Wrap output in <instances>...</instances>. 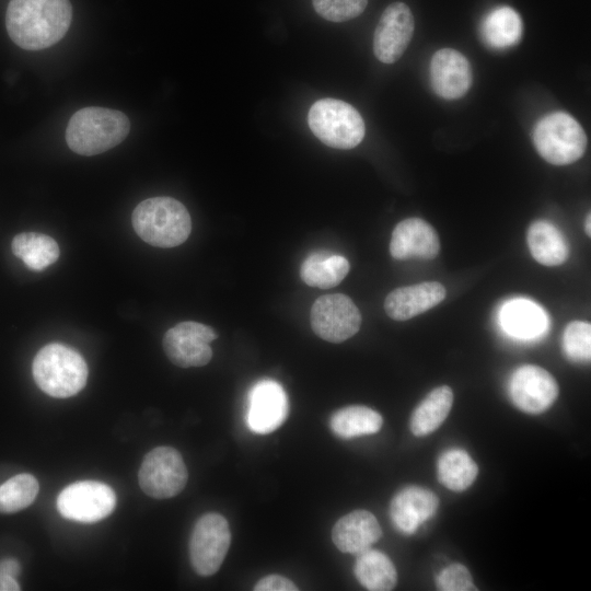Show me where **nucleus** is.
<instances>
[{
	"mask_svg": "<svg viewBox=\"0 0 591 591\" xmlns=\"http://www.w3.org/2000/svg\"><path fill=\"white\" fill-rule=\"evenodd\" d=\"M71 19L69 0H10L5 26L19 47L39 50L58 43L66 35Z\"/></svg>",
	"mask_w": 591,
	"mask_h": 591,
	"instance_id": "1",
	"label": "nucleus"
},
{
	"mask_svg": "<svg viewBox=\"0 0 591 591\" xmlns=\"http://www.w3.org/2000/svg\"><path fill=\"white\" fill-rule=\"evenodd\" d=\"M129 130V119L123 112L90 106L71 116L66 141L73 152L90 157L114 148L127 137Z\"/></svg>",
	"mask_w": 591,
	"mask_h": 591,
	"instance_id": "2",
	"label": "nucleus"
},
{
	"mask_svg": "<svg viewBox=\"0 0 591 591\" xmlns=\"http://www.w3.org/2000/svg\"><path fill=\"white\" fill-rule=\"evenodd\" d=\"M131 222L141 240L162 248L181 245L192 231V220L186 207L165 196L139 202L132 211Z\"/></svg>",
	"mask_w": 591,
	"mask_h": 591,
	"instance_id": "3",
	"label": "nucleus"
},
{
	"mask_svg": "<svg viewBox=\"0 0 591 591\" xmlns=\"http://www.w3.org/2000/svg\"><path fill=\"white\" fill-rule=\"evenodd\" d=\"M32 372L37 386L58 398L78 394L88 380V366L83 357L58 343L48 344L36 354Z\"/></svg>",
	"mask_w": 591,
	"mask_h": 591,
	"instance_id": "4",
	"label": "nucleus"
},
{
	"mask_svg": "<svg viewBox=\"0 0 591 591\" xmlns=\"http://www.w3.org/2000/svg\"><path fill=\"white\" fill-rule=\"evenodd\" d=\"M532 140L538 154L554 165H567L579 160L588 142L583 128L565 112L542 117L533 129Z\"/></svg>",
	"mask_w": 591,
	"mask_h": 591,
	"instance_id": "5",
	"label": "nucleus"
},
{
	"mask_svg": "<svg viewBox=\"0 0 591 591\" xmlns=\"http://www.w3.org/2000/svg\"><path fill=\"white\" fill-rule=\"evenodd\" d=\"M312 132L326 146L336 149H352L366 132L363 119L350 104L336 99L316 101L308 114Z\"/></svg>",
	"mask_w": 591,
	"mask_h": 591,
	"instance_id": "6",
	"label": "nucleus"
},
{
	"mask_svg": "<svg viewBox=\"0 0 591 591\" xmlns=\"http://www.w3.org/2000/svg\"><path fill=\"white\" fill-rule=\"evenodd\" d=\"M231 544L227 519L216 512L201 515L189 540V558L195 572L201 577L215 575L221 567Z\"/></svg>",
	"mask_w": 591,
	"mask_h": 591,
	"instance_id": "7",
	"label": "nucleus"
},
{
	"mask_svg": "<svg viewBox=\"0 0 591 591\" xmlns=\"http://www.w3.org/2000/svg\"><path fill=\"white\" fill-rule=\"evenodd\" d=\"M187 479L184 460L172 447H157L148 452L138 473L140 488L155 499L178 495L186 486Z\"/></svg>",
	"mask_w": 591,
	"mask_h": 591,
	"instance_id": "8",
	"label": "nucleus"
},
{
	"mask_svg": "<svg viewBox=\"0 0 591 591\" xmlns=\"http://www.w3.org/2000/svg\"><path fill=\"white\" fill-rule=\"evenodd\" d=\"M59 513L69 520L94 523L108 517L116 507V495L106 484L81 480L63 488L57 497Z\"/></svg>",
	"mask_w": 591,
	"mask_h": 591,
	"instance_id": "9",
	"label": "nucleus"
},
{
	"mask_svg": "<svg viewBox=\"0 0 591 591\" xmlns=\"http://www.w3.org/2000/svg\"><path fill=\"white\" fill-rule=\"evenodd\" d=\"M313 332L329 343H343L360 328L361 313L354 301L341 293L317 298L311 309Z\"/></svg>",
	"mask_w": 591,
	"mask_h": 591,
	"instance_id": "10",
	"label": "nucleus"
},
{
	"mask_svg": "<svg viewBox=\"0 0 591 591\" xmlns=\"http://www.w3.org/2000/svg\"><path fill=\"white\" fill-rule=\"evenodd\" d=\"M217 337L215 329L208 325L193 321L181 322L164 334L163 349L177 367H202L212 358L210 343Z\"/></svg>",
	"mask_w": 591,
	"mask_h": 591,
	"instance_id": "11",
	"label": "nucleus"
},
{
	"mask_svg": "<svg viewBox=\"0 0 591 591\" xmlns=\"http://www.w3.org/2000/svg\"><path fill=\"white\" fill-rule=\"evenodd\" d=\"M558 393L559 387L554 376L538 366H522L513 372L510 380L513 404L528 414H540L548 409Z\"/></svg>",
	"mask_w": 591,
	"mask_h": 591,
	"instance_id": "12",
	"label": "nucleus"
},
{
	"mask_svg": "<svg viewBox=\"0 0 591 591\" xmlns=\"http://www.w3.org/2000/svg\"><path fill=\"white\" fill-rule=\"evenodd\" d=\"M414 16L403 2L390 4L382 13L373 35V53L383 63L397 61L414 34Z\"/></svg>",
	"mask_w": 591,
	"mask_h": 591,
	"instance_id": "13",
	"label": "nucleus"
},
{
	"mask_svg": "<svg viewBox=\"0 0 591 591\" xmlns=\"http://www.w3.org/2000/svg\"><path fill=\"white\" fill-rule=\"evenodd\" d=\"M288 416V397L274 380H262L248 394L247 424L256 433L266 434L279 428Z\"/></svg>",
	"mask_w": 591,
	"mask_h": 591,
	"instance_id": "14",
	"label": "nucleus"
},
{
	"mask_svg": "<svg viewBox=\"0 0 591 591\" xmlns=\"http://www.w3.org/2000/svg\"><path fill=\"white\" fill-rule=\"evenodd\" d=\"M433 91L447 100L460 99L472 85V68L464 55L452 48L436 51L430 61Z\"/></svg>",
	"mask_w": 591,
	"mask_h": 591,
	"instance_id": "15",
	"label": "nucleus"
},
{
	"mask_svg": "<svg viewBox=\"0 0 591 591\" xmlns=\"http://www.w3.org/2000/svg\"><path fill=\"white\" fill-rule=\"evenodd\" d=\"M438 507L439 499L434 493L420 486H408L391 500L390 517L401 533L409 535L431 519Z\"/></svg>",
	"mask_w": 591,
	"mask_h": 591,
	"instance_id": "16",
	"label": "nucleus"
},
{
	"mask_svg": "<svg viewBox=\"0 0 591 591\" xmlns=\"http://www.w3.org/2000/svg\"><path fill=\"white\" fill-rule=\"evenodd\" d=\"M440 251L438 233L420 218H408L393 230L390 253L395 259L420 257L433 259Z\"/></svg>",
	"mask_w": 591,
	"mask_h": 591,
	"instance_id": "17",
	"label": "nucleus"
},
{
	"mask_svg": "<svg viewBox=\"0 0 591 591\" xmlns=\"http://www.w3.org/2000/svg\"><path fill=\"white\" fill-rule=\"evenodd\" d=\"M382 536L379 521L368 510H354L341 517L333 526L332 540L343 553L358 555Z\"/></svg>",
	"mask_w": 591,
	"mask_h": 591,
	"instance_id": "18",
	"label": "nucleus"
},
{
	"mask_svg": "<svg viewBox=\"0 0 591 591\" xmlns=\"http://www.w3.org/2000/svg\"><path fill=\"white\" fill-rule=\"evenodd\" d=\"M445 298V288L437 281H425L396 288L384 301L386 314L395 321H406L439 304Z\"/></svg>",
	"mask_w": 591,
	"mask_h": 591,
	"instance_id": "19",
	"label": "nucleus"
},
{
	"mask_svg": "<svg viewBox=\"0 0 591 591\" xmlns=\"http://www.w3.org/2000/svg\"><path fill=\"white\" fill-rule=\"evenodd\" d=\"M533 258L545 266L564 264L569 256V245L563 233L551 222L537 220L531 223L526 234Z\"/></svg>",
	"mask_w": 591,
	"mask_h": 591,
	"instance_id": "20",
	"label": "nucleus"
},
{
	"mask_svg": "<svg viewBox=\"0 0 591 591\" xmlns=\"http://www.w3.org/2000/svg\"><path fill=\"white\" fill-rule=\"evenodd\" d=\"M523 23L519 13L510 7L491 10L480 24L483 40L491 48L503 49L518 44L522 37Z\"/></svg>",
	"mask_w": 591,
	"mask_h": 591,
	"instance_id": "21",
	"label": "nucleus"
},
{
	"mask_svg": "<svg viewBox=\"0 0 591 591\" xmlns=\"http://www.w3.org/2000/svg\"><path fill=\"white\" fill-rule=\"evenodd\" d=\"M354 572L359 583L370 591H390L397 582L394 564L376 549L369 548L358 554Z\"/></svg>",
	"mask_w": 591,
	"mask_h": 591,
	"instance_id": "22",
	"label": "nucleus"
},
{
	"mask_svg": "<svg viewBox=\"0 0 591 591\" xmlns=\"http://www.w3.org/2000/svg\"><path fill=\"white\" fill-rule=\"evenodd\" d=\"M453 404V391L448 385L433 389L418 404L410 417V430L416 437H424L440 427Z\"/></svg>",
	"mask_w": 591,
	"mask_h": 591,
	"instance_id": "23",
	"label": "nucleus"
},
{
	"mask_svg": "<svg viewBox=\"0 0 591 591\" xmlns=\"http://www.w3.org/2000/svg\"><path fill=\"white\" fill-rule=\"evenodd\" d=\"M349 269L344 256L316 252L302 262L300 277L308 286L328 289L339 285Z\"/></svg>",
	"mask_w": 591,
	"mask_h": 591,
	"instance_id": "24",
	"label": "nucleus"
},
{
	"mask_svg": "<svg viewBox=\"0 0 591 591\" xmlns=\"http://www.w3.org/2000/svg\"><path fill=\"white\" fill-rule=\"evenodd\" d=\"M382 425V416L376 410L362 405L340 408L329 419L332 431L341 439L375 433Z\"/></svg>",
	"mask_w": 591,
	"mask_h": 591,
	"instance_id": "25",
	"label": "nucleus"
},
{
	"mask_svg": "<svg viewBox=\"0 0 591 591\" xmlns=\"http://www.w3.org/2000/svg\"><path fill=\"white\" fill-rule=\"evenodd\" d=\"M12 253L32 270L42 271L59 257V246L49 235L25 232L15 235L11 243Z\"/></svg>",
	"mask_w": 591,
	"mask_h": 591,
	"instance_id": "26",
	"label": "nucleus"
},
{
	"mask_svg": "<svg viewBox=\"0 0 591 591\" xmlns=\"http://www.w3.org/2000/svg\"><path fill=\"white\" fill-rule=\"evenodd\" d=\"M500 321L509 334L520 338L537 336L546 323L542 309L524 299L506 303L500 313Z\"/></svg>",
	"mask_w": 591,
	"mask_h": 591,
	"instance_id": "27",
	"label": "nucleus"
},
{
	"mask_svg": "<svg viewBox=\"0 0 591 591\" xmlns=\"http://www.w3.org/2000/svg\"><path fill=\"white\" fill-rule=\"evenodd\" d=\"M437 471L443 486L453 491H463L474 483L478 467L466 451L450 449L439 457Z\"/></svg>",
	"mask_w": 591,
	"mask_h": 591,
	"instance_id": "28",
	"label": "nucleus"
},
{
	"mask_svg": "<svg viewBox=\"0 0 591 591\" xmlns=\"http://www.w3.org/2000/svg\"><path fill=\"white\" fill-rule=\"evenodd\" d=\"M39 490L37 479L27 473L18 474L0 485V512L14 513L27 508Z\"/></svg>",
	"mask_w": 591,
	"mask_h": 591,
	"instance_id": "29",
	"label": "nucleus"
},
{
	"mask_svg": "<svg viewBox=\"0 0 591 591\" xmlns=\"http://www.w3.org/2000/svg\"><path fill=\"white\" fill-rule=\"evenodd\" d=\"M563 346L567 357L575 362L590 361L591 325L582 321L569 323L563 335Z\"/></svg>",
	"mask_w": 591,
	"mask_h": 591,
	"instance_id": "30",
	"label": "nucleus"
},
{
	"mask_svg": "<svg viewBox=\"0 0 591 591\" xmlns=\"http://www.w3.org/2000/svg\"><path fill=\"white\" fill-rule=\"evenodd\" d=\"M315 11L325 20L344 22L360 15L368 0H312Z\"/></svg>",
	"mask_w": 591,
	"mask_h": 591,
	"instance_id": "31",
	"label": "nucleus"
},
{
	"mask_svg": "<svg viewBox=\"0 0 591 591\" xmlns=\"http://www.w3.org/2000/svg\"><path fill=\"white\" fill-rule=\"evenodd\" d=\"M437 587L441 591H476L468 569L461 564H452L437 577Z\"/></svg>",
	"mask_w": 591,
	"mask_h": 591,
	"instance_id": "32",
	"label": "nucleus"
},
{
	"mask_svg": "<svg viewBox=\"0 0 591 591\" xmlns=\"http://www.w3.org/2000/svg\"><path fill=\"white\" fill-rule=\"evenodd\" d=\"M255 591H297L298 587L288 578L280 575H269L254 587Z\"/></svg>",
	"mask_w": 591,
	"mask_h": 591,
	"instance_id": "33",
	"label": "nucleus"
},
{
	"mask_svg": "<svg viewBox=\"0 0 591 591\" xmlns=\"http://www.w3.org/2000/svg\"><path fill=\"white\" fill-rule=\"evenodd\" d=\"M0 571L12 578H16L21 572V565L16 559H3L0 561Z\"/></svg>",
	"mask_w": 591,
	"mask_h": 591,
	"instance_id": "34",
	"label": "nucleus"
},
{
	"mask_svg": "<svg viewBox=\"0 0 591 591\" xmlns=\"http://www.w3.org/2000/svg\"><path fill=\"white\" fill-rule=\"evenodd\" d=\"M20 589L15 578L0 571V591H19Z\"/></svg>",
	"mask_w": 591,
	"mask_h": 591,
	"instance_id": "35",
	"label": "nucleus"
},
{
	"mask_svg": "<svg viewBox=\"0 0 591 591\" xmlns=\"http://www.w3.org/2000/svg\"><path fill=\"white\" fill-rule=\"evenodd\" d=\"M590 221H591V216H590V213H588V216L586 217V222H584V231H586L588 236L591 235Z\"/></svg>",
	"mask_w": 591,
	"mask_h": 591,
	"instance_id": "36",
	"label": "nucleus"
}]
</instances>
